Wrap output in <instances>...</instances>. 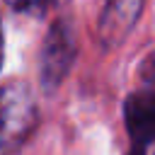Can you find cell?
I'll list each match as a JSON object with an SVG mask.
<instances>
[{"instance_id": "obj_1", "label": "cell", "mask_w": 155, "mask_h": 155, "mask_svg": "<svg viewBox=\"0 0 155 155\" xmlns=\"http://www.w3.org/2000/svg\"><path fill=\"white\" fill-rule=\"evenodd\" d=\"M39 124V107L24 80L0 85V155L19 150Z\"/></svg>"}, {"instance_id": "obj_3", "label": "cell", "mask_w": 155, "mask_h": 155, "mask_svg": "<svg viewBox=\"0 0 155 155\" xmlns=\"http://www.w3.org/2000/svg\"><path fill=\"white\" fill-rule=\"evenodd\" d=\"M124 124L133 140V150H143L155 140V85H145L126 99Z\"/></svg>"}, {"instance_id": "obj_5", "label": "cell", "mask_w": 155, "mask_h": 155, "mask_svg": "<svg viewBox=\"0 0 155 155\" xmlns=\"http://www.w3.org/2000/svg\"><path fill=\"white\" fill-rule=\"evenodd\" d=\"M2 53H5V39H2V27H0V68H2Z\"/></svg>"}, {"instance_id": "obj_2", "label": "cell", "mask_w": 155, "mask_h": 155, "mask_svg": "<svg viewBox=\"0 0 155 155\" xmlns=\"http://www.w3.org/2000/svg\"><path fill=\"white\" fill-rule=\"evenodd\" d=\"M75 53H78V39L70 22L65 19L53 22L39 51V80L46 92L58 90V85L73 68Z\"/></svg>"}, {"instance_id": "obj_4", "label": "cell", "mask_w": 155, "mask_h": 155, "mask_svg": "<svg viewBox=\"0 0 155 155\" xmlns=\"http://www.w3.org/2000/svg\"><path fill=\"white\" fill-rule=\"evenodd\" d=\"M143 5H145V0H104L99 22H97L99 41L109 48L119 46L136 27V22L143 12Z\"/></svg>"}]
</instances>
